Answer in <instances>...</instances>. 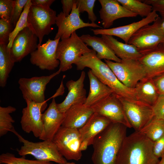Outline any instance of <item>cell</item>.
I'll return each instance as SVG.
<instances>
[{
	"instance_id": "1",
	"label": "cell",
	"mask_w": 164,
	"mask_h": 164,
	"mask_svg": "<svg viewBox=\"0 0 164 164\" xmlns=\"http://www.w3.org/2000/svg\"><path fill=\"white\" fill-rule=\"evenodd\" d=\"M127 127L111 123L95 138L91 157L93 164H115L118 153L126 136Z\"/></svg>"
},
{
	"instance_id": "2",
	"label": "cell",
	"mask_w": 164,
	"mask_h": 164,
	"mask_svg": "<svg viewBox=\"0 0 164 164\" xmlns=\"http://www.w3.org/2000/svg\"><path fill=\"white\" fill-rule=\"evenodd\" d=\"M153 142L139 132L125 137L117 155L115 164H157Z\"/></svg>"
},
{
	"instance_id": "3",
	"label": "cell",
	"mask_w": 164,
	"mask_h": 164,
	"mask_svg": "<svg viewBox=\"0 0 164 164\" xmlns=\"http://www.w3.org/2000/svg\"><path fill=\"white\" fill-rule=\"evenodd\" d=\"M96 54L94 50L84 54L75 64L77 70L90 68L92 72L118 97L136 100L134 88L128 87L121 83L107 64L97 58Z\"/></svg>"
},
{
	"instance_id": "4",
	"label": "cell",
	"mask_w": 164,
	"mask_h": 164,
	"mask_svg": "<svg viewBox=\"0 0 164 164\" xmlns=\"http://www.w3.org/2000/svg\"><path fill=\"white\" fill-rule=\"evenodd\" d=\"M11 132L23 143L20 149L17 150L20 155L25 156L30 155L37 160L53 162L58 164H66L67 163V160L60 153L53 140L32 142L25 139L15 131L14 128Z\"/></svg>"
},
{
	"instance_id": "5",
	"label": "cell",
	"mask_w": 164,
	"mask_h": 164,
	"mask_svg": "<svg viewBox=\"0 0 164 164\" xmlns=\"http://www.w3.org/2000/svg\"><path fill=\"white\" fill-rule=\"evenodd\" d=\"M76 33L73 32L68 39L59 41L56 57L60 62L59 69L64 72L70 69L84 53L93 51Z\"/></svg>"
},
{
	"instance_id": "6",
	"label": "cell",
	"mask_w": 164,
	"mask_h": 164,
	"mask_svg": "<svg viewBox=\"0 0 164 164\" xmlns=\"http://www.w3.org/2000/svg\"><path fill=\"white\" fill-rule=\"evenodd\" d=\"M104 60L119 80L129 88H134L139 82L147 77L145 70L138 60H121L120 62Z\"/></svg>"
},
{
	"instance_id": "7",
	"label": "cell",
	"mask_w": 164,
	"mask_h": 164,
	"mask_svg": "<svg viewBox=\"0 0 164 164\" xmlns=\"http://www.w3.org/2000/svg\"><path fill=\"white\" fill-rule=\"evenodd\" d=\"M53 141L60 153L66 160L78 161L81 158L80 146L82 139L78 129L61 126Z\"/></svg>"
},
{
	"instance_id": "8",
	"label": "cell",
	"mask_w": 164,
	"mask_h": 164,
	"mask_svg": "<svg viewBox=\"0 0 164 164\" xmlns=\"http://www.w3.org/2000/svg\"><path fill=\"white\" fill-rule=\"evenodd\" d=\"M56 11L50 7L31 5L28 14V21L32 31L39 39L38 45H42L44 36L51 32V26L56 24Z\"/></svg>"
},
{
	"instance_id": "9",
	"label": "cell",
	"mask_w": 164,
	"mask_h": 164,
	"mask_svg": "<svg viewBox=\"0 0 164 164\" xmlns=\"http://www.w3.org/2000/svg\"><path fill=\"white\" fill-rule=\"evenodd\" d=\"M159 16L151 25H145L136 31L130 38L128 44L132 45L141 51L152 49L162 43L164 36Z\"/></svg>"
},
{
	"instance_id": "10",
	"label": "cell",
	"mask_w": 164,
	"mask_h": 164,
	"mask_svg": "<svg viewBox=\"0 0 164 164\" xmlns=\"http://www.w3.org/2000/svg\"><path fill=\"white\" fill-rule=\"evenodd\" d=\"M118 97L127 118L135 132L140 131L153 118L152 106L136 100Z\"/></svg>"
},
{
	"instance_id": "11",
	"label": "cell",
	"mask_w": 164,
	"mask_h": 164,
	"mask_svg": "<svg viewBox=\"0 0 164 164\" xmlns=\"http://www.w3.org/2000/svg\"><path fill=\"white\" fill-rule=\"evenodd\" d=\"M61 72L59 69L49 76L20 78L18 81L19 88L26 102L31 101L37 103L46 102L44 95L46 86L53 78Z\"/></svg>"
},
{
	"instance_id": "12",
	"label": "cell",
	"mask_w": 164,
	"mask_h": 164,
	"mask_svg": "<svg viewBox=\"0 0 164 164\" xmlns=\"http://www.w3.org/2000/svg\"><path fill=\"white\" fill-rule=\"evenodd\" d=\"M94 112L109 120L112 123L122 124L132 128L120 100L112 93L91 107Z\"/></svg>"
},
{
	"instance_id": "13",
	"label": "cell",
	"mask_w": 164,
	"mask_h": 164,
	"mask_svg": "<svg viewBox=\"0 0 164 164\" xmlns=\"http://www.w3.org/2000/svg\"><path fill=\"white\" fill-rule=\"evenodd\" d=\"M80 14L74 0L73 8L70 15L66 16L62 12L58 14L56 24L58 29L54 39L61 38V40H63L68 39L77 30L85 27L103 29L95 23L84 22L80 17Z\"/></svg>"
},
{
	"instance_id": "14",
	"label": "cell",
	"mask_w": 164,
	"mask_h": 164,
	"mask_svg": "<svg viewBox=\"0 0 164 164\" xmlns=\"http://www.w3.org/2000/svg\"><path fill=\"white\" fill-rule=\"evenodd\" d=\"M26 102L27 106L22 109L20 121L22 129L27 133L32 132L35 137L39 138L43 130L42 112L47 107L46 102L37 103L29 101Z\"/></svg>"
},
{
	"instance_id": "15",
	"label": "cell",
	"mask_w": 164,
	"mask_h": 164,
	"mask_svg": "<svg viewBox=\"0 0 164 164\" xmlns=\"http://www.w3.org/2000/svg\"><path fill=\"white\" fill-rule=\"evenodd\" d=\"M60 39L51 40L49 39L45 43L41 45L38 44L37 49L30 54L31 63L42 70L55 69L60 64L56 55Z\"/></svg>"
},
{
	"instance_id": "16",
	"label": "cell",
	"mask_w": 164,
	"mask_h": 164,
	"mask_svg": "<svg viewBox=\"0 0 164 164\" xmlns=\"http://www.w3.org/2000/svg\"><path fill=\"white\" fill-rule=\"evenodd\" d=\"M38 39L36 34L28 27L18 33L10 48L11 56L15 63L20 62L37 49Z\"/></svg>"
},
{
	"instance_id": "17",
	"label": "cell",
	"mask_w": 164,
	"mask_h": 164,
	"mask_svg": "<svg viewBox=\"0 0 164 164\" xmlns=\"http://www.w3.org/2000/svg\"><path fill=\"white\" fill-rule=\"evenodd\" d=\"M159 16L154 10L146 17L141 20L130 24L118 27L107 29H91L95 35H105L115 36L122 39L127 44L132 35L142 27L154 22Z\"/></svg>"
},
{
	"instance_id": "18",
	"label": "cell",
	"mask_w": 164,
	"mask_h": 164,
	"mask_svg": "<svg viewBox=\"0 0 164 164\" xmlns=\"http://www.w3.org/2000/svg\"><path fill=\"white\" fill-rule=\"evenodd\" d=\"M65 116V113L59 110L55 98H53L48 108L42 114L43 130L39 139L43 141L53 140L55 135L62 126Z\"/></svg>"
},
{
	"instance_id": "19",
	"label": "cell",
	"mask_w": 164,
	"mask_h": 164,
	"mask_svg": "<svg viewBox=\"0 0 164 164\" xmlns=\"http://www.w3.org/2000/svg\"><path fill=\"white\" fill-rule=\"evenodd\" d=\"M141 51L142 56L138 60L145 68L147 77L153 78L164 74L163 44L161 43L152 49Z\"/></svg>"
},
{
	"instance_id": "20",
	"label": "cell",
	"mask_w": 164,
	"mask_h": 164,
	"mask_svg": "<svg viewBox=\"0 0 164 164\" xmlns=\"http://www.w3.org/2000/svg\"><path fill=\"white\" fill-rule=\"evenodd\" d=\"M85 77V73L83 71L77 80H71L67 82L66 85L68 91V94L62 102L57 104L60 111L65 113L73 106L84 104L87 98L84 85Z\"/></svg>"
},
{
	"instance_id": "21",
	"label": "cell",
	"mask_w": 164,
	"mask_h": 164,
	"mask_svg": "<svg viewBox=\"0 0 164 164\" xmlns=\"http://www.w3.org/2000/svg\"><path fill=\"white\" fill-rule=\"evenodd\" d=\"M101 8L99 11L102 25L104 29H109L114 21L125 17H136L138 15L128 10L117 0H99Z\"/></svg>"
},
{
	"instance_id": "22",
	"label": "cell",
	"mask_w": 164,
	"mask_h": 164,
	"mask_svg": "<svg viewBox=\"0 0 164 164\" xmlns=\"http://www.w3.org/2000/svg\"><path fill=\"white\" fill-rule=\"evenodd\" d=\"M94 113L91 107L84 104L73 106L65 113L62 126L79 129L85 125Z\"/></svg>"
},
{
	"instance_id": "23",
	"label": "cell",
	"mask_w": 164,
	"mask_h": 164,
	"mask_svg": "<svg viewBox=\"0 0 164 164\" xmlns=\"http://www.w3.org/2000/svg\"><path fill=\"white\" fill-rule=\"evenodd\" d=\"M112 123L106 118L94 113L82 128L78 129L82 142L92 145L95 138Z\"/></svg>"
},
{
	"instance_id": "24",
	"label": "cell",
	"mask_w": 164,
	"mask_h": 164,
	"mask_svg": "<svg viewBox=\"0 0 164 164\" xmlns=\"http://www.w3.org/2000/svg\"><path fill=\"white\" fill-rule=\"evenodd\" d=\"M101 37L121 60H139L142 56L141 51L132 45L120 42L111 35H103Z\"/></svg>"
},
{
	"instance_id": "25",
	"label": "cell",
	"mask_w": 164,
	"mask_h": 164,
	"mask_svg": "<svg viewBox=\"0 0 164 164\" xmlns=\"http://www.w3.org/2000/svg\"><path fill=\"white\" fill-rule=\"evenodd\" d=\"M87 75L90 82L89 93L84 104L91 107L113 93L112 90L101 82L89 70Z\"/></svg>"
},
{
	"instance_id": "26",
	"label": "cell",
	"mask_w": 164,
	"mask_h": 164,
	"mask_svg": "<svg viewBox=\"0 0 164 164\" xmlns=\"http://www.w3.org/2000/svg\"><path fill=\"white\" fill-rule=\"evenodd\" d=\"M87 46L91 47L97 53L96 56L100 60H108L120 62L121 60L117 57L101 37L89 34L82 35L80 36Z\"/></svg>"
},
{
	"instance_id": "27",
	"label": "cell",
	"mask_w": 164,
	"mask_h": 164,
	"mask_svg": "<svg viewBox=\"0 0 164 164\" xmlns=\"http://www.w3.org/2000/svg\"><path fill=\"white\" fill-rule=\"evenodd\" d=\"M136 100L152 106L159 94L152 78L146 77L134 88Z\"/></svg>"
},
{
	"instance_id": "28",
	"label": "cell",
	"mask_w": 164,
	"mask_h": 164,
	"mask_svg": "<svg viewBox=\"0 0 164 164\" xmlns=\"http://www.w3.org/2000/svg\"><path fill=\"white\" fill-rule=\"evenodd\" d=\"M7 44H0V86L5 87L15 64Z\"/></svg>"
},
{
	"instance_id": "29",
	"label": "cell",
	"mask_w": 164,
	"mask_h": 164,
	"mask_svg": "<svg viewBox=\"0 0 164 164\" xmlns=\"http://www.w3.org/2000/svg\"><path fill=\"white\" fill-rule=\"evenodd\" d=\"M138 132L154 142L164 134V120L153 118Z\"/></svg>"
},
{
	"instance_id": "30",
	"label": "cell",
	"mask_w": 164,
	"mask_h": 164,
	"mask_svg": "<svg viewBox=\"0 0 164 164\" xmlns=\"http://www.w3.org/2000/svg\"><path fill=\"white\" fill-rule=\"evenodd\" d=\"M123 7L130 11L146 17L152 11V6L139 0H117Z\"/></svg>"
},
{
	"instance_id": "31",
	"label": "cell",
	"mask_w": 164,
	"mask_h": 164,
	"mask_svg": "<svg viewBox=\"0 0 164 164\" xmlns=\"http://www.w3.org/2000/svg\"><path fill=\"white\" fill-rule=\"evenodd\" d=\"M16 110L12 106L6 107L0 106V136L6 135L8 132H11L14 128L13 123L15 120L10 114Z\"/></svg>"
},
{
	"instance_id": "32",
	"label": "cell",
	"mask_w": 164,
	"mask_h": 164,
	"mask_svg": "<svg viewBox=\"0 0 164 164\" xmlns=\"http://www.w3.org/2000/svg\"><path fill=\"white\" fill-rule=\"evenodd\" d=\"M32 5L31 0H28L13 31L10 34L9 42L8 44V47L9 48L12 46L15 37L20 32L27 27L31 29V27L28 21V15L29 8Z\"/></svg>"
},
{
	"instance_id": "33",
	"label": "cell",
	"mask_w": 164,
	"mask_h": 164,
	"mask_svg": "<svg viewBox=\"0 0 164 164\" xmlns=\"http://www.w3.org/2000/svg\"><path fill=\"white\" fill-rule=\"evenodd\" d=\"M0 164H53L51 162L26 159L25 156L18 158L9 152L3 153L0 155Z\"/></svg>"
},
{
	"instance_id": "34",
	"label": "cell",
	"mask_w": 164,
	"mask_h": 164,
	"mask_svg": "<svg viewBox=\"0 0 164 164\" xmlns=\"http://www.w3.org/2000/svg\"><path fill=\"white\" fill-rule=\"evenodd\" d=\"M79 13L87 12L89 19L91 23H95L97 17L93 11L96 0H75Z\"/></svg>"
},
{
	"instance_id": "35",
	"label": "cell",
	"mask_w": 164,
	"mask_h": 164,
	"mask_svg": "<svg viewBox=\"0 0 164 164\" xmlns=\"http://www.w3.org/2000/svg\"><path fill=\"white\" fill-rule=\"evenodd\" d=\"M14 27L10 21L0 19V44H8L10 34Z\"/></svg>"
},
{
	"instance_id": "36",
	"label": "cell",
	"mask_w": 164,
	"mask_h": 164,
	"mask_svg": "<svg viewBox=\"0 0 164 164\" xmlns=\"http://www.w3.org/2000/svg\"><path fill=\"white\" fill-rule=\"evenodd\" d=\"M28 0H15L10 22L14 28L19 19Z\"/></svg>"
},
{
	"instance_id": "37",
	"label": "cell",
	"mask_w": 164,
	"mask_h": 164,
	"mask_svg": "<svg viewBox=\"0 0 164 164\" xmlns=\"http://www.w3.org/2000/svg\"><path fill=\"white\" fill-rule=\"evenodd\" d=\"M14 0H0V17L10 21L13 9Z\"/></svg>"
},
{
	"instance_id": "38",
	"label": "cell",
	"mask_w": 164,
	"mask_h": 164,
	"mask_svg": "<svg viewBox=\"0 0 164 164\" xmlns=\"http://www.w3.org/2000/svg\"><path fill=\"white\" fill-rule=\"evenodd\" d=\"M152 108L153 118H162L164 116V94H159Z\"/></svg>"
},
{
	"instance_id": "39",
	"label": "cell",
	"mask_w": 164,
	"mask_h": 164,
	"mask_svg": "<svg viewBox=\"0 0 164 164\" xmlns=\"http://www.w3.org/2000/svg\"><path fill=\"white\" fill-rule=\"evenodd\" d=\"M142 1L152 6L153 10L158 12L161 18H164V0H143Z\"/></svg>"
},
{
	"instance_id": "40",
	"label": "cell",
	"mask_w": 164,
	"mask_h": 164,
	"mask_svg": "<svg viewBox=\"0 0 164 164\" xmlns=\"http://www.w3.org/2000/svg\"><path fill=\"white\" fill-rule=\"evenodd\" d=\"M153 150L155 155L159 159L164 155V134L153 142Z\"/></svg>"
},
{
	"instance_id": "41",
	"label": "cell",
	"mask_w": 164,
	"mask_h": 164,
	"mask_svg": "<svg viewBox=\"0 0 164 164\" xmlns=\"http://www.w3.org/2000/svg\"><path fill=\"white\" fill-rule=\"evenodd\" d=\"M63 11V14L67 16L70 14L73 7L74 0H61Z\"/></svg>"
},
{
	"instance_id": "42",
	"label": "cell",
	"mask_w": 164,
	"mask_h": 164,
	"mask_svg": "<svg viewBox=\"0 0 164 164\" xmlns=\"http://www.w3.org/2000/svg\"><path fill=\"white\" fill-rule=\"evenodd\" d=\"M152 79L159 94H164V74Z\"/></svg>"
},
{
	"instance_id": "43",
	"label": "cell",
	"mask_w": 164,
	"mask_h": 164,
	"mask_svg": "<svg viewBox=\"0 0 164 164\" xmlns=\"http://www.w3.org/2000/svg\"><path fill=\"white\" fill-rule=\"evenodd\" d=\"M32 5L43 7H50L54 0H31Z\"/></svg>"
},
{
	"instance_id": "44",
	"label": "cell",
	"mask_w": 164,
	"mask_h": 164,
	"mask_svg": "<svg viewBox=\"0 0 164 164\" xmlns=\"http://www.w3.org/2000/svg\"><path fill=\"white\" fill-rule=\"evenodd\" d=\"M161 18L162 19V22L161 24V27L164 36V38L162 43L164 44V18Z\"/></svg>"
},
{
	"instance_id": "45",
	"label": "cell",
	"mask_w": 164,
	"mask_h": 164,
	"mask_svg": "<svg viewBox=\"0 0 164 164\" xmlns=\"http://www.w3.org/2000/svg\"><path fill=\"white\" fill-rule=\"evenodd\" d=\"M157 164H164V155L161 158L160 160L159 161Z\"/></svg>"
},
{
	"instance_id": "46",
	"label": "cell",
	"mask_w": 164,
	"mask_h": 164,
	"mask_svg": "<svg viewBox=\"0 0 164 164\" xmlns=\"http://www.w3.org/2000/svg\"><path fill=\"white\" fill-rule=\"evenodd\" d=\"M66 164H75V163L73 162H67Z\"/></svg>"
},
{
	"instance_id": "47",
	"label": "cell",
	"mask_w": 164,
	"mask_h": 164,
	"mask_svg": "<svg viewBox=\"0 0 164 164\" xmlns=\"http://www.w3.org/2000/svg\"><path fill=\"white\" fill-rule=\"evenodd\" d=\"M162 118L164 120V116Z\"/></svg>"
}]
</instances>
